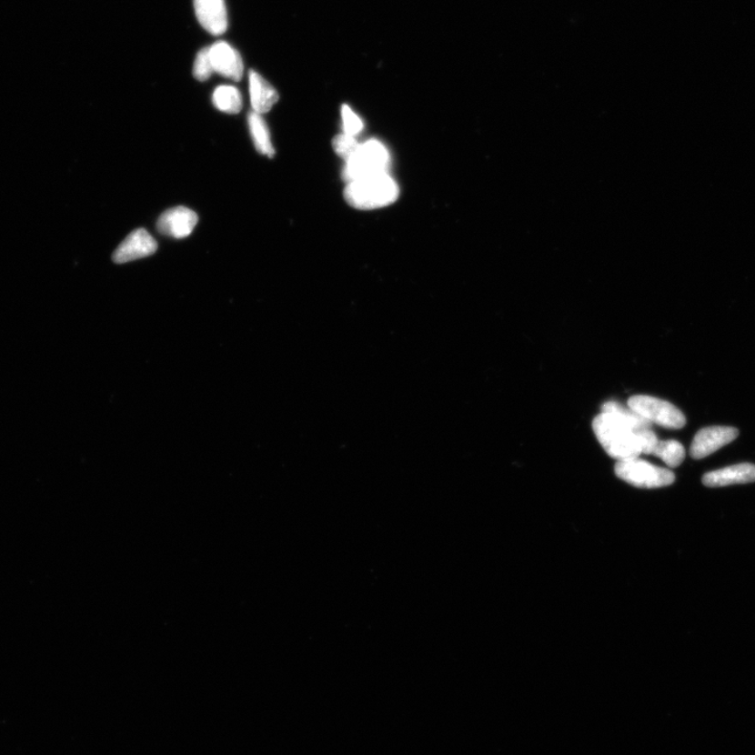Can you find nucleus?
Listing matches in <instances>:
<instances>
[{"instance_id": "1", "label": "nucleus", "mask_w": 755, "mask_h": 755, "mask_svg": "<svg viewBox=\"0 0 755 755\" xmlns=\"http://www.w3.org/2000/svg\"><path fill=\"white\" fill-rule=\"evenodd\" d=\"M601 410L594 418L593 430L609 457L621 461L642 453L651 455L659 440L649 422L615 401L604 403Z\"/></svg>"}, {"instance_id": "2", "label": "nucleus", "mask_w": 755, "mask_h": 755, "mask_svg": "<svg viewBox=\"0 0 755 755\" xmlns=\"http://www.w3.org/2000/svg\"><path fill=\"white\" fill-rule=\"evenodd\" d=\"M400 195V188L388 174L359 178L347 183L345 198L351 207L358 210H374L394 204Z\"/></svg>"}, {"instance_id": "3", "label": "nucleus", "mask_w": 755, "mask_h": 755, "mask_svg": "<svg viewBox=\"0 0 755 755\" xmlns=\"http://www.w3.org/2000/svg\"><path fill=\"white\" fill-rule=\"evenodd\" d=\"M389 166L388 148L380 141L369 140L360 144L351 159L346 161L343 177L349 183L366 176L388 174Z\"/></svg>"}, {"instance_id": "4", "label": "nucleus", "mask_w": 755, "mask_h": 755, "mask_svg": "<svg viewBox=\"0 0 755 755\" xmlns=\"http://www.w3.org/2000/svg\"><path fill=\"white\" fill-rule=\"evenodd\" d=\"M618 478L637 488L654 489L667 487L675 482V475L639 458L621 459L615 465Z\"/></svg>"}, {"instance_id": "5", "label": "nucleus", "mask_w": 755, "mask_h": 755, "mask_svg": "<svg viewBox=\"0 0 755 755\" xmlns=\"http://www.w3.org/2000/svg\"><path fill=\"white\" fill-rule=\"evenodd\" d=\"M628 407L650 424H657L670 429L683 428L686 418L680 410L668 401L650 396H633L628 401Z\"/></svg>"}, {"instance_id": "6", "label": "nucleus", "mask_w": 755, "mask_h": 755, "mask_svg": "<svg viewBox=\"0 0 755 755\" xmlns=\"http://www.w3.org/2000/svg\"><path fill=\"white\" fill-rule=\"evenodd\" d=\"M739 430L729 427H712L700 430L690 446V457L701 459L736 440Z\"/></svg>"}, {"instance_id": "7", "label": "nucleus", "mask_w": 755, "mask_h": 755, "mask_svg": "<svg viewBox=\"0 0 755 755\" xmlns=\"http://www.w3.org/2000/svg\"><path fill=\"white\" fill-rule=\"evenodd\" d=\"M157 243L146 229L136 230L121 243L113 254L116 264H126L156 253Z\"/></svg>"}, {"instance_id": "8", "label": "nucleus", "mask_w": 755, "mask_h": 755, "mask_svg": "<svg viewBox=\"0 0 755 755\" xmlns=\"http://www.w3.org/2000/svg\"><path fill=\"white\" fill-rule=\"evenodd\" d=\"M197 222L195 211L176 207L164 212L156 223V228L164 236L180 239L189 237Z\"/></svg>"}, {"instance_id": "9", "label": "nucleus", "mask_w": 755, "mask_h": 755, "mask_svg": "<svg viewBox=\"0 0 755 755\" xmlns=\"http://www.w3.org/2000/svg\"><path fill=\"white\" fill-rule=\"evenodd\" d=\"M209 49L212 67L216 73L233 81L243 78L244 64L236 49L225 41H217Z\"/></svg>"}, {"instance_id": "10", "label": "nucleus", "mask_w": 755, "mask_h": 755, "mask_svg": "<svg viewBox=\"0 0 755 755\" xmlns=\"http://www.w3.org/2000/svg\"><path fill=\"white\" fill-rule=\"evenodd\" d=\"M198 23L212 35H222L228 29L225 0H194Z\"/></svg>"}, {"instance_id": "11", "label": "nucleus", "mask_w": 755, "mask_h": 755, "mask_svg": "<svg viewBox=\"0 0 755 755\" xmlns=\"http://www.w3.org/2000/svg\"><path fill=\"white\" fill-rule=\"evenodd\" d=\"M702 482L705 486L710 487V488H713V487L716 488V487L753 483L755 482V465L743 463L711 471L706 473Z\"/></svg>"}, {"instance_id": "12", "label": "nucleus", "mask_w": 755, "mask_h": 755, "mask_svg": "<svg viewBox=\"0 0 755 755\" xmlns=\"http://www.w3.org/2000/svg\"><path fill=\"white\" fill-rule=\"evenodd\" d=\"M249 88L253 112L259 115L269 113L278 102L277 89L256 71L249 72Z\"/></svg>"}, {"instance_id": "13", "label": "nucleus", "mask_w": 755, "mask_h": 755, "mask_svg": "<svg viewBox=\"0 0 755 755\" xmlns=\"http://www.w3.org/2000/svg\"><path fill=\"white\" fill-rule=\"evenodd\" d=\"M249 128L253 138L254 146L259 154L269 157L276 156L271 141L270 130L262 115L251 112L248 116Z\"/></svg>"}, {"instance_id": "14", "label": "nucleus", "mask_w": 755, "mask_h": 755, "mask_svg": "<svg viewBox=\"0 0 755 755\" xmlns=\"http://www.w3.org/2000/svg\"><path fill=\"white\" fill-rule=\"evenodd\" d=\"M215 106L218 111L226 114H238L243 108V98L238 89L235 86H218L212 97Z\"/></svg>"}, {"instance_id": "15", "label": "nucleus", "mask_w": 755, "mask_h": 755, "mask_svg": "<svg viewBox=\"0 0 755 755\" xmlns=\"http://www.w3.org/2000/svg\"><path fill=\"white\" fill-rule=\"evenodd\" d=\"M651 455L661 458L670 468L681 465L685 458L683 445L675 440L658 441Z\"/></svg>"}, {"instance_id": "16", "label": "nucleus", "mask_w": 755, "mask_h": 755, "mask_svg": "<svg viewBox=\"0 0 755 755\" xmlns=\"http://www.w3.org/2000/svg\"><path fill=\"white\" fill-rule=\"evenodd\" d=\"M360 144L357 141L356 136L343 133L334 139L333 148L336 155H338L342 159L347 161L358 150Z\"/></svg>"}, {"instance_id": "17", "label": "nucleus", "mask_w": 755, "mask_h": 755, "mask_svg": "<svg viewBox=\"0 0 755 755\" xmlns=\"http://www.w3.org/2000/svg\"><path fill=\"white\" fill-rule=\"evenodd\" d=\"M209 51V47H205V49L196 55L194 76L198 81L208 80L211 75L215 73L214 67H212Z\"/></svg>"}, {"instance_id": "18", "label": "nucleus", "mask_w": 755, "mask_h": 755, "mask_svg": "<svg viewBox=\"0 0 755 755\" xmlns=\"http://www.w3.org/2000/svg\"><path fill=\"white\" fill-rule=\"evenodd\" d=\"M341 116L343 122V130H345V134L349 136H358L363 130V122L357 116L353 109L347 106H342L341 107Z\"/></svg>"}]
</instances>
